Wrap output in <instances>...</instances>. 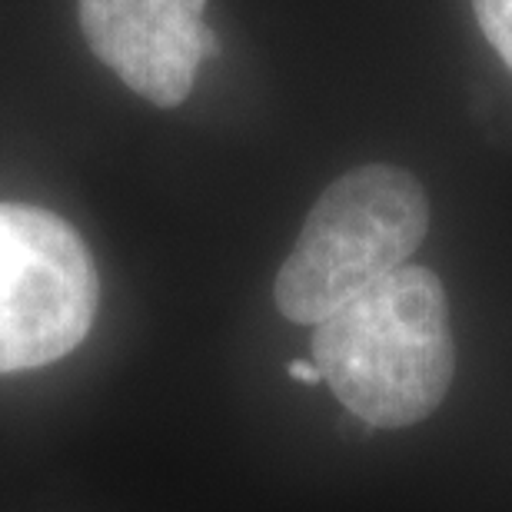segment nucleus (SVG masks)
<instances>
[{"instance_id":"nucleus-6","label":"nucleus","mask_w":512,"mask_h":512,"mask_svg":"<svg viewBox=\"0 0 512 512\" xmlns=\"http://www.w3.org/2000/svg\"><path fill=\"white\" fill-rule=\"evenodd\" d=\"M290 376L293 380H300V383H306V386H316V383H323V373H320V366L316 363H310V360H293L290 366Z\"/></svg>"},{"instance_id":"nucleus-3","label":"nucleus","mask_w":512,"mask_h":512,"mask_svg":"<svg viewBox=\"0 0 512 512\" xmlns=\"http://www.w3.org/2000/svg\"><path fill=\"white\" fill-rule=\"evenodd\" d=\"M97 293L94 260L67 220L0 203V373L54 363L84 343Z\"/></svg>"},{"instance_id":"nucleus-4","label":"nucleus","mask_w":512,"mask_h":512,"mask_svg":"<svg viewBox=\"0 0 512 512\" xmlns=\"http://www.w3.org/2000/svg\"><path fill=\"white\" fill-rule=\"evenodd\" d=\"M207 0H80V30L100 64L157 107L190 97L217 37L203 24Z\"/></svg>"},{"instance_id":"nucleus-5","label":"nucleus","mask_w":512,"mask_h":512,"mask_svg":"<svg viewBox=\"0 0 512 512\" xmlns=\"http://www.w3.org/2000/svg\"><path fill=\"white\" fill-rule=\"evenodd\" d=\"M483 37L512 70V0H473Z\"/></svg>"},{"instance_id":"nucleus-1","label":"nucleus","mask_w":512,"mask_h":512,"mask_svg":"<svg viewBox=\"0 0 512 512\" xmlns=\"http://www.w3.org/2000/svg\"><path fill=\"white\" fill-rule=\"evenodd\" d=\"M313 363L356 419L403 429L433 416L456 376L439 276L403 266L316 323Z\"/></svg>"},{"instance_id":"nucleus-2","label":"nucleus","mask_w":512,"mask_h":512,"mask_svg":"<svg viewBox=\"0 0 512 512\" xmlns=\"http://www.w3.org/2000/svg\"><path fill=\"white\" fill-rule=\"evenodd\" d=\"M429 233V200L413 173L366 163L320 193L273 283L286 320L316 326L353 296L409 266Z\"/></svg>"}]
</instances>
